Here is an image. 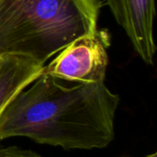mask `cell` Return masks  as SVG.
I'll list each match as a JSON object with an SVG mask.
<instances>
[{
	"label": "cell",
	"mask_w": 157,
	"mask_h": 157,
	"mask_svg": "<svg viewBox=\"0 0 157 157\" xmlns=\"http://www.w3.org/2000/svg\"><path fill=\"white\" fill-rule=\"evenodd\" d=\"M120 97L105 83L67 87L42 74L0 115V142L12 137L64 150L102 149L114 140Z\"/></svg>",
	"instance_id": "obj_1"
},
{
	"label": "cell",
	"mask_w": 157,
	"mask_h": 157,
	"mask_svg": "<svg viewBox=\"0 0 157 157\" xmlns=\"http://www.w3.org/2000/svg\"><path fill=\"white\" fill-rule=\"evenodd\" d=\"M100 0H0V57L40 64L76 39L95 33Z\"/></svg>",
	"instance_id": "obj_2"
},
{
	"label": "cell",
	"mask_w": 157,
	"mask_h": 157,
	"mask_svg": "<svg viewBox=\"0 0 157 157\" xmlns=\"http://www.w3.org/2000/svg\"><path fill=\"white\" fill-rule=\"evenodd\" d=\"M109 36L105 30L82 36L57 53L43 73L77 84L105 83L109 64Z\"/></svg>",
	"instance_id": "obj_3"
},
{
	"label": "cell",
	"mask_w": 157,
	"mask_h": 157,
	"mask_svg": "<svg viewBox=\"0 0 157 157\" xmlns=\"http://www.w3.org/2000/svg\"><path fill=\"white\" fill-rule=\"evenodd\" d=\"M105 3L140 58L152 65L156 52L154 36L155 0H105Z\"/></svg>",
	"instance_id": "obj_4"
},
{
	"label": "cell",
	"mask_w": 157,
	"mask_h": 157,
	"mask_svg": "<svg viewBox=\"0 0 157 157\" xmlns=\"http://www.w3.org/2000/svg\"><path fill=\"white\" fill-rule=\"evenodd\" d=\"M44 66L23 56L0 57V115L16 95L42 74Z\"/></svg>",
	"instance_id": "obj_5"
},
{
	"label": "cell",
	"mask_w": 157,
	"mask_h": 157,
	"mask_svg": "<svg viewBox=\"0 0 157 157\" xmlns=\"http://www.w3.org/2000/svg\"><path fill=\"white\" fill-rule=\"evenodd\" d=\"M0 157H42L37 153L17 146L0 145Z\"/></svg>",
	"instance_id": "obj_6"
}]
</instances>
